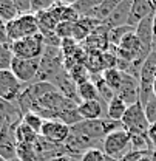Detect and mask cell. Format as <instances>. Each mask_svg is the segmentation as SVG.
Instances as JSON below:
<instances>
[{
  "instance_id": "31",
  "label": "cell",
  "mask_w": 156,
  "mask_h": 161,
  "mask_svg": "<svg viewBox=\"0 0 156 161\" xmlns=\"http://www.w3.org/2000/svg\"><path fill=\"white\" fill-rule=\"evenodd\" d=\"M6 43H9L8 33H6V23L0 19V45H6Z\"/></svg>"
},
{
  "instance_id": "13",
  "label": "cell",
  "mask_w": 156,
  "mask_h": 161,
  "mask_svg": "<svg viewBox=\"0 0 156 161\" xmlns=\"http://www.w3.org/2000/svg\"><path fill=\"white\" fill-rule=\"evenodd\" d=\"M132 3H133V0H121L119 5L115 8V11L111 13V16L105 20L102 25H105L108 30L127 25L128 16H130V9H132Z\"/></svg>"
},
{
  "instance_id": "1",
  "label": "cell",
  "mask_w": 156,
  "mask_h": 161,
  "mask_svg": "<svg viewBox=\"0 0 156 161\" xmlns=\"http://www.w3.org/2000/svg\"><path fill=\"white\" fill-rule=\"evenodd\" d=\"M6 33H8L9 43L39 34L40 31H39V23H37L36 14L19 16L16 20L6 23Z\"/></svg>"
},
{
  "instance_id": "19",
  "label": "cell",
  "mask_w": 156,
  "mask_h": 161,
  "mask_svg": "<svg viewBox=\"0 0 156 161\" xmlns=\"http://www.w3.org/2000/svg\"><path fill=\"white\" fill-rule=\"evenodd\" d=\"M78 96L80 98L82 102H85V101H98L99 93H98V88H96L94 82H93V80H87V82L79 84Z\"/></svg>"
},
{
  "instance_id": "2",
  "label": "cell",
  "mask_w": 156,
  "mask_h": 161,
  "mask_svg": "<svg viewBox=\"0 0 156 161\" xmlns=\"http://www.w3.org/2000/svg\"><path fill=\"white\" fill-rule=\"evenodd\" d=\"M122 125L124 130L128 132L130 136H139V135H148L150 124L145 116V110L141 105V102H136L130 105L122 118Z\"/></svg>"
},
{
  "instance_id": "24",
  "label": "cell",
  "mask_w": 156,
  "mask_h": 161,
  "mask_svg": "<svg viewBox=\"0 0 156 161\" xmlns=\"http://www.w3.org/2000/svg\"><path fill=\"white\" fill-rule=\"evenodd\" d=\"M22 121H23L28 127H31L36 133H39V135H40V132H42L43 124H45V119H43L40 115L34 113V112H28V113H25Z\"/></svg>"
},
{
  "instance_id": "9",
  "label": "cell",
  "mask_w": 156,
  "mask_h": 161,
  "mask_svg": "<svg viewBox=\"0 0 156 161\" xmlns=\"http://www.w3.org/2000/svg\"><path fill=\"white\" fill-rule=\"evenodd\" d=\"M17 125H8L0 129V158L5 161L17 160V138H16Z\"/></svg>"
},
{
  "instance_id": "33",
  "label": "cell",
  "mask_w": 156,
  "mask_h": 161,
  "mask_svg": "<svg viewBox=\"0 0 156 161\" xmlns=\"http://www.w3.org/2000/svg\"><path fill=\"white\" fill-rule=\"evenodd\" d=\"M53 161H71V158L65 155V157H60V158H56V160H53Z\"/></svg>"
},
{
  "instance_id": "10",
  "label": "cell",
  "mask_w": 156,
  "mask_h": 161,
  "mask_svg": "<svg viewBox=\"0 0 156 161\" xmlns=\"http://www.w3.org/2000/svg\"><path fill=\"white\" fill-rule=\"evenodd\" d=\"M116 96H119L128 107L139 102V79L128 73H124L122 84L117 90Z\"/></svg>"
},
{
  "instance_id": "18",
  "label": "cell",
  "mask_w": 156,
  "mask_h": 161,
  "mask_svg": "<svg viewBox=\"0 0 156 161\" xmlns=\"http://www.w3.org/2000/svg\"><path fill=\"white\" fill-rule=\"evenodd\" d=\"M93 82H94V85H96V88H98L99 101L108 107V104L115 99V96H116L115 90L107 85V82L104 80V78H93Z\"/></svg>"
},
{
  "instance_id": "39",
  "label": "cell",
  "mask_w": 156,
  "mask_h": 161,
  "mask_svg": "<svg viewBox=\"0 0 156 161\" xmlns=\"http://www.w3.org/2000/svg\"><path fill=\"white\" fill-rule=\"evenodd\" d=\"M153 5H155V8H156V0H153Z\"/></svg>"
},
{
  "instance_id": "38",
  "label": "cell",
  "mask_w": 156,
  "mask_h": 161,
  "mask_svg": "<svg viewBox=\"0 0 156 161\" xmlns=\"http://www.w3.org/2000/svg\"><path fill=\"white\" fill-rule=\"evenodd\" d=\"M152 158H153V160L156 161V150H155V152H153V155H152Z\"/></svg>"
},
{
  "instance_id": "23",
  "label": "cell",
  "mask_w": 156,
  "mask_h": 161,
  "mask_svg": "<svg viewBox=\"0 0 156 161\" xmlns=\"http://www.w3.org/2000/svg\"><path fill=\"white\" fill-rule=\"evenodd\" d=\"M17 160L19 161H39L34 144H19L17 146Z\"/></svg>"
},
{
  "instance_id": "15",
  "label": "cell",
  "mask_w": 156,
  "mask_h": 161,
  "mask_svg": "<svg viewBox=\"0 0 156 161\" xmlns=\"http://www.w3.org/2000/svg\"><path fill=\"white\" fill-rule=\"evenodd\" d=\"M119 2H121V0H104V2H99L98 6L91 11L90 17L104 23L105 20L111 16V13L115 11V8L119 5Z\"/></svg>"
},
{
  "instance_id": "8",
  "label": "cell",
  "mask_w": 156,
  "mask_h": 161,
  "mask_svg": "<svg viewBox=\"0 0 156 161\" xmlns=\"http://www.w3.org/2000/svg\"><path fill=\"white\" fill-rule=\"evenodd\" d=\"M70 135H71V127L59 119H46L40 132L42 138L54 144H65Z\"/></svg>"
},
{
  "instance_id": "6",
  "label": "cell",
  "mask_w": 156,
  "mask_h": 161,
  "mask_svg": "<svg viewBox=\"0 0 156 161\" xmlns=\"http://www.w3.org/2000/svg\"><path fill=\"white\" fill-rule=\"evenodd\" d=\"M11 71L16 75V78L22 82H31L39 78L40 71V59H19L14 58L11 64Z\"/></svg>"
},
{
  "instance_id": "4",
  "label": "cell",
  "mask_w": 156,
  "mask_h": 161,
  "mask_svg": "<svg viewBox=\"0 0 156 161\" xmlns=\"http://www.w3.org/2000/svg\"><path fill=\"white\" fill-rule=\"evenodd\" d=\"M11 50H13L14 58H19V59H40L45 51V39L39 33L36 36L13 42Z\"/></svg>"
},
{
  "instance_id": "36",
  "label": "cell",
  "mask_w": 156,
  "mask_h": 161,
  "mask_svg": "<svg viewBox=\"0 0 156 161\" xmlns=\"http://www.w3.org/2000/svg\"><path fill=\"white\" fill-rule=\"evenodd\" d=\"M153 33H156V13L153 16Z\"/></svg>"
},
{
  "instance_id": "12",
  "label": "cell",
  "mask_w": 156,
  "mask_h": 161,
  "mask_svg": "<svg viewBox=\"0 0 156 161\" xmlns=\"http://www.w3.org/2000/svg\"><path fill=\"white\" fill-rule=\"evenodd\" d=\"M23 119V113L17 102H9L0 98V129L8 125H19Z\"/></svg>"
},
{
  "instance_id": "37",
  "label": "cell",
  "mask_w": 156,
  "mask_h": 161,
  "mask_svg": "<svg viewBox=\"0 0 156 161\" xmlns=\"http://www.w3.org/2000/svg\"><path fill=\"white\" fill-rule=\"evenodd\" d=\"M153 95H155V98H156V76H155V82H153Z\"/></svg>"
},
{
  "instance_id": "17",
  "label": "cell",
  "mask_w": 156,
  "mask_h": 161,
  "mask_svg": "<svg viewBox=\"0 0 156 161\" xmlns=\"http://www.w3.org/2000/svg\"><path fill=\"white\" fill-rule=\"evenodd\" d=\"M128 105L121 99L119 96H115V99L111 101L107 107V118L113 121H122L125 112H127Z\"/></svg>"
},
{
  "instance_id": "7",
  "label": "cell",
  "mask_w": 156,
  "mask_h": 161,
  "mask_svg": "<svg viewBox=\"0 0 156 161\" xmlns=\"http://www.w3.org/2000/svg\"><path fill=\"white\" fill-rule=\"evenodd\" d=\"M71 133L85 136L91 141H104L107 136L104 119H82L71 127Z\"/></svg>"
},
{
  "instance_id": "29",
  "label": "cell",
  "mask_w": 156,
  "mask_h": 161,
  "mask_svg": "<svg viewBox=\"0 0 156 161\" xmlns=\"http://www.w3.org/2000/svg\"><path fill=\"white\" fill-rule=\"evenodd\" d=\"M144 110H145V116H147V121H148V124L152 125V124H155L156 122V98L150 101L145 107H144Z\"/></svg>"
},
{
  "instance_id": "28",
  "label": "cell",
  "mask_w": 156,
  "mask_h": 161,
  "mask_svg": "<svg viewBox=\"0 0 156 161\" xmlns=\"http://www.w3.org/2000/svg\"><path fill=\"white\" fill-rule=\"evenodd\" d=\"M54 5V2H43V0H31V13H45L48 9H51Z\"/></svg>"
},
{
  "instance_id": "30",
  "label": "cell",
  "mask_w": 156,
  "mask_h": 161,
  "mask_svg": "<svg viewBox=\"0 0 156 161\" xmlns=\"http://www.w3.org/2000/svg\"><path fill=\"white\" fill-rule=\"evenodd\" d=\"M14 5H16V8H17L20 16L33 14L31 13V0H14Z\"/></svg>"
},
{
  "instance_id": "22",
  "label": "cell",
  "mask_w": 156,
  "mask_h": 161,
  "mask_svg": "<svg viewBox=\"0 0 156 161\" xmlns=\"http://www.w3.org/2000/svg\"><path fill=\"white\" fill-rule=\"evenodd\" d=\"M135 28L128 26V25H124V26H117V28H113L108 31V36H107V40L108 43H113L115 47H119V43L124 40L125 36H128L130 33H133Z\"/></svg>"
},
{
  "instance_id": "3",
  "label": "cell",
  "mask_w": 156,
  "mask_h": 161,
  "mask_svg": "<svg viewBox=\"0 0 156 161\" xmlns=\"http://www.w3.org/2000/svg\"><path fill=\"white\" fill-rule=\"evenodd\" d=\"M102 152L108 157L122 160L128 152H132V136L124 129L110 133L102 142Z\"/></svg>"
},
{
  "instance_id": "5",
  "label": "cell",
  "mask_w": 156,
  "mask_h": 161,
  "mask_svg": "<svg viewBox=\"0 0 156 161\" xmlns=\"http://www.w3.org/2000/svg\"><path fill=\"white\" fill-rule=\"evenodd\" d=\"M25 92L23 84L20 82L11 70L0 71V98L9 102H17L20 95Z\"/></svg>"
},
{
  "instance_id": "34",
  "label": "cell",
  "mask_w": 156,
  "mask_h": 161,
  "mask_svg": "<svg viewBox=\"0 0 156 161\" xmlns=\"http://www.w3.org/2000/svg\"><path fill=\"white\" fill-rule=\"evenodd\" d=\"M141 161H155V160L152 158V155H145V157H144V158H142Z\"/></svg>"
},
{
  "instance_id": "14",
  "label": "cell",
  "mask_w": 156,
  "mask_h": 161,
  "mask_svg": "<svg viewBox=\"0 0 156 161\" xmlns=\"http://www.w3.org/2000/svg\"><path fill=\"white\" fill-rule=\"evenodd\" d=\"M79 115L82 119H104L107 118V105L100 101H85L78 105Z\"/></svg>"
},
{
  "instance_id": "35",
  "label": "cell",
  "mask_w": 156,
  "mask_h": 161,
  "mask_svg": "<svg viewBox=\"0 0 156 161\" xmlns=\"http://www.w3.org/2000/svg\"><path fill=\"white\" fill-rule=\"evenodd\" d=\"M105 161H121V160H117V158H113V157H108V155H105Z\"/></svg>"
},
{
  "instance_id": "25",
  "label": "cell",
  "mask_w": 156,
  "mask_h": 161,
  "mask_svg": "<svg viewBox=\"0 0 156 161\" xmlns=\"http://www.w3.org/2000/svg\"><path fill=\"white\" fill-rule=\"evenodd\" d=\"M13 59H14V54H13V50H11V43L0 45V71L2 70H11Z\"/></svg>"
},
{
  "instance_id": "11",
  "label": "cell",
  "mask_w": 156,
  "mask_h": 161,
  "mask_svg": "<svg viewBox=\"0 0 156 161\" xmlns=\"http://www.w3.org/2000/svg\"><path fill=\"white\" fill-rule=\"evenodd\" d=\"M155 13L156 8L153 5V0H133L127 25L132 28H136L142 20L153 16Z\"/></svg>"
},
{
  "instance_id": "26",
  "label": "cell",
  "mask_w": 156,
  "mask_h": 161,
  "mask_svg": "<svg viewBox=\"0 0 156 161\" xmlns=\"http://www.w3.org/2000/svg\"><path fill=\"white\" fill-rule=\"evenodd\" d=\"M74 25L76 23H71V22H60L56 28V36L59 39H73V34H74Z\"/></svg>"
},
{
  "instance_id": "16",
  "label": "cell",
  "mask_w": 156,
  "mask_h": 161,
  "mask_svg": "<svg viewBox=\"0 0 156 161\" xmlns=\"http://www.w3.org/2000/svg\"><path fill=\"white\" fill-rule=\"evenodd\" d=\"M39 133H36L31 127H28L23 121L20 122L16 129V138L19 144H36V141L39 140Z\"/></svg>"
},
{
  "instance_id": "32",
  "label": "cell",
  "mask_w": 156,
  "mask_h": 161,
  "mask_svg": "<svg viewBox=\"0 0 156 161\" xmlns=\"http://www.w3.org/2000/svg\"><path fill=\"white\" fill-rule=\"evenodd\" d=\"M148 140H150V142H152L153 149L156 150V122L155 124H152L150 129H148Z\"/></svg>"
},
{
  "instance_id": "27",
  "label": "cell",
  "mask_w": 156,
  "mask_h": 161,
  "mask_svg": "<svg viewBox=\"0 0 156 161\" xmlns=\"http://www.w3.org/2000/svg\"><path fill=\"white\" fill-rule=\"evenodd\" d=\"M80 161H105V153L102 149H90L82 155Z\"/></svg>"
},
{
  "instance_id": "21",
  "label": "cell",
  "mask_w": 156,
  "mask_h": 161,
  "mask_svg": "<svg viewBox=\"0 0 156 161\" xmlns=\"http://www.w3.org/2000/svg\"><path fill=\"white\" fill-rule=\"evenodd\" d=\"M102 78L107 82V85H108L110 88H113L115 93H117V90H119V87H121V84H122L124 73H122L121 70H117V68H107V70H104Z\"/></svg>"
},
{
  "instance_id": "20",
  "label": "cell",
  "mask_w": 156,
  "mask_h": 161,
  "mask_svg": "<svg viewBox=\"0 0 156 161\" xmlns=\"http://www.w3.org/2000/svg\"><path fill=\"white\" fill-rule=\"evenodd\" d=\"M19 11L11 0H0V19L5 23H9L19 17Z\"/></svg>"
}]
</instances>
